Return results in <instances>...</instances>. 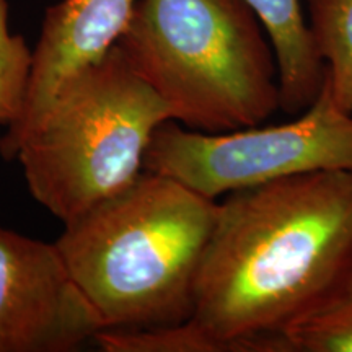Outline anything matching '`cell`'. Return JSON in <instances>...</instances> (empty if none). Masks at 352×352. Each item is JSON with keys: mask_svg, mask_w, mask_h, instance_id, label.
<instances>
[{"mask_svg": "<svg viewBox=\"0 0 352 352\" xmlns=\"http://www.w3.org/2000/svg\"><path fill=\"white\" fill-rule=\"evenodd\" d=\"M352 264V171L230 192L195 284L191 320L226 352H285L283 334Z\"/></svg>", "mask_w": 352, "mask_h": 352, "instance_id": "1", "label": "cell"}, {"mask_svg": "<svg viewBox=\"0 0 352 352\" xmlns=\"http://www.w3.org/2000/svg\"><path fill=\"white\" fill-rule=\"evenodd\" d=\"M219 201L142 171L70 222L54 243L103 329L188 321Z\"/></svg>", "mask_w": 352, "mask_h": 352, "instance_id": "2", "label": "cell"}, {"mask_svg": "<svg viewBox=\"0 0 352 352\" xmlns=\"http://www.w3.org/2000/svg\"><path fill=\"white\" fill-rule=\"evenodd\" d=\"M243 0H138L116 46L192 131L263 124L280 109L277 59Z\"/></svg>", "mask_w": 352, "mask_h": 352, "instance_id": "3", "label": "cell"}, {"mask_svg": "<svg viewBox=\"0 0 352 352\" xmlns=\"http://www.w3.org/2000/svg\"><path fill=\"white\" fill-rule=\"evenodd\" d=\"M170 111L114 46L69 77L32 122L19 160L34 201L63 223L129 186Z\"/></svg>", "mask_w": 352, "mask_h": 352, "instance_id": "4", "label": "cell"}, {"mask_svg": "<svg viewBox=\"0 0 352 352\" xmlns=\"http://www.w3.org/2000/svg\"><path fill=\"white\" fill-rule=\"evenodd\" d=\"M327 170L352 171V114L338 107L327 77L318 98L296 121L209 134L170 120L153 132L144 157V171L168 176L214 201Z\"/></svg>", "mask_w": 352, "mask_h": 352, "instance_id": "5", "label": "cell"}, {"mask_svg": "<svg viewBox=\"0 0 352 352\" xmlns=\"http://www.w3.org/2000/svg\"><path fill=\"white\" fill-rule=\"evenodd\" d=\"M100 329L56 243L0 226V352H70Z\"/></svg>", "mask_w": 352, "mask_h": 352, "instance_id": "6", "label": "cell"}, {"mask_svg": "<svg viewBox=\"0 0 352 352\" xmlns=\"http://www.w3.org/2000/svg\"><path fill=\"white\" fill-rule=\"evenodd\" d=\"M138 0H60L44 15L32 52L28 90L19 121L0 139V153L10 160L21 134L50 104L60 85L116 46Z\"/></svg>", "mask_w": 352, "mask_h": 352, "instance_id": "7", "label": "cell"}, {"mask_svg": "<svg viewBox=\"0 0 352 352\" xmlns=\"http://www.w3.org/2000/svg\"><path fill=\"white\" fill-rule=\"evenodd\" d=\"M266 30L279 69L280 109L300 114L314 104L327 69L318 54L300 0H243Z\"/></svg>", "mask_w": 352, "mask_h": 352, "instance_id": "8", "label": "cell"}, {"mask_svg": "<svg viewBox=\"0 0 352 352\" xmlns=\"http://www.w3.org/2000/svg\"><path fill=\"white\" fill-rule=\"evenodd\" d=\"M307 10L333 98L352 114V0H307Z\"/></svg>", "mask_w": 352, "mask_h": 352, "instance_id": "9", "label": "cell"}, {"mask_svg": "<svg viewBox=\"0 0 352 352\" xmlns=\"http://www.w3.org/2000/svg\"><path fill=\"white\" fill-rule=\"evenodd\" d=\"M285 352H352V264L338 284L283 334Z\"/></svg>", "mask_w": 352, "mask_h": 352, "instance_id": "10", "label": "cell"}, {"mask_svg": "<svg viewBox=\"0 0 352 352\" xmlns=\"http://www.w3.org/2000/svg\"><path fill=\"white\" fill-rule=\"evenodd\" d=\"M94 341L104 352H226L196 321L139 329H100Z\"/></svg>", "mask_w": 352, "mask_h": 352, "instance_id": "11", "label": "cell"}, {"mask_svg": "<svg viewBox=\"0 0 352 352\" xmlns=\"http://www.w3.org/2000/svg\"><path fill=\"white\" fill-rule=\"evenodd\" d=\"M32 50L8 26V3L0 0V126L19 121L32 70Z\"/></svg>", "mask_w": 352, "mask_h": 352, "instance_id": "12", "label": "cell"}]
</instances>
